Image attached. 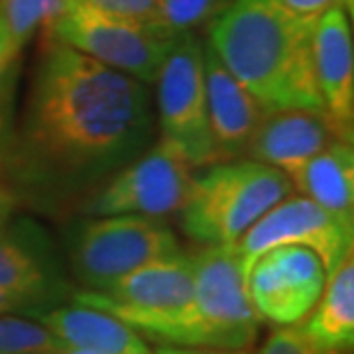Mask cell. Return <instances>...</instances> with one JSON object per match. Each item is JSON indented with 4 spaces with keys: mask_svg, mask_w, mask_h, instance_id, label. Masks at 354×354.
Here are the masks:
<instances>
[{
    "mask_svg": "<svg viewBox=\"0 0 354 354\" xmlns=\"http://www.w3.org/2000/svg\"><path fill=\"white\" fill-rule=\"evenodd\" d=\"M334 140L343 138L324 111H265L246 154L267 166L279 168L290 177Z\"/></svg>",
    "mask_w": 354,
    "mask_h": 354,
    "instance_id": "cell-14",
    "label": "cell"
},
{
    "mask_svg": "<svg viewBox=\"0 0 354 354\" xmlns=\"http://www.w3.org/2000/svg\"><path fill=\"white\" fill-rule=\"evenodd\" d=\"M35 317L67 348L95 354H154V348L120 317L86 304L37 310Z\"/></svg>",
    "mask_w": 354,
    "mask_h": 354,
    "instance_id": "cell-15",
    "label": "cell"
},
{
    "mask_svg": "<svg viewBox=\"0 0 354 354\" xmlns=\"http://www.w3.org/2000/svg\"><path fill=\"white\" fill-rule=\"evenodd\" d=\"M60 354H95V352H86V350H74V348H65Z\"/></svg>",
    "mask_w": 354,
    "mask_h": 354,
    "instance_id": "cell-29",
    "label": "cell"
},
{
    "mask_svg": "<svg viewBox=\"0 0 354 354\" xmlns=\"http://www.w3.org/2000/svg\"><path fill=\"white\" fill-rule=\"evenodd\" d=\"M74 3L95 7L99 12L115 14V17L143 21V24L157 26L159 19V0H74Z\"/></svg>",
    "mask_w": 354,
    "mask_h": 354,
    "instance_id": "cell-23",
    "label": "cell"
},
{
    "mask_svg": "<svg viewBox=\"0 0 354 354\" xmlns=\"http://www.w3.org/2000/svg\"><path fill=\"white\" fill-rule=\"evenodd\" d=\"M60 281L51 272L46 256L32 249V242L0 232V292L30 313L48 308L58 299Z\"/></svg>",
    "mask_w": 354,
    "mask_h": 354,
    "instance_id": "cell-17",
    "label": "cell"
},
{
    "mask_svg": "<svg viewBox=\"0 0 354 354\" xmlns=\"http://www.w3.org/2000/svg\"><path fill=\"white\" fill-rule=\"evenodd\" d=\"M157 83L161 140L171 143L191 166L216 164L207 122L203 44L194 32L175 37Z\"/></svg>",
    "mask_w": 354,
    "mask_h": 354,
    "instance_id": "cell-8",
    "label": "cell"
},
{
    "mask_svg": "<svg viewBox=\"0 0 354 354\" xmlns=\"http://www.w3.org/2000/svg\"><path fill=\"white\" fill-rule=\"evenodd\" d=\"M279 3L286 7V10L299 14V17L306 19H317L320 14L327 10H334V7H341V10L350 12L352 0H279Z\"/></svg>",
    "mask_w": 354,
    "mask_h": 354,
    "instance_id": "cell-25",
    "label": "cell"
},
{
    "mask_svg": "<svg viewBox=\"0 0 354 354\" xmlns=\"http://www.w3.org/2000/svg\"><path fill=\"white\" fill-rule=\"evenodd\" d=\"M44 35L143 83L159 79L161 65L175 41L159 26L99 12L74 0H69L67 10Z\"/></svg>",
    "mask_w": 354,
    "mask_h": 354,
    "instance_id": "cell-6",
    "label": "cell"
},
{
    "mask_svg": "<svg viewBox=\"0 0 354 354\" xmlns=\"http://www.w3.org/2000/svg\"><path fill=\"white\" fill-rule=\"evenodd\" d=\"M150 133L143 81L46 35L24 129V171L30 180L81 187L143 154Z\"/></svg>",
    "mask_w": 354,
    "mask_h": 354,
    "instance_id": "cell-1",
    "label": "cell"
},
{
    "mask_svg": "<svg viewBox=\"0 0 354 354\" xmlns=\"http://www.w3.org/2000/svg\"><path fill=\"white\" fill-rule=\"evenodd\" d=\"M246 292L260 315L276 327L299 324L320 299L327 272L306 246H274L244 269Z\"/></svg>",
    "mask_w": 354,
    "mask_h": 354,
    "instance_id": "cell-10",
    "label": "cell"
},
{
    "mask_svg": "<svg viewBox=\"0 0 354 354\" xmlns=\"http://www.w3.org/2000/svg\"><path fill=\"white\" fill-rule=\"evenodd\" d=\"M154 354H249L246 350H212V348H184V345H161Z\"/></svg>",
    "mask_w": 354,
    "mask_h": 354,
    "instance_id": "cell-26",
    "label": "cell"
},
{
    "mask_svg": "<svg viewBox=\"0 0 354 354\" xmlns=\"http://www.w3.org/2000/svg\"><path fill=\"white\" fill-rule=\"evenodd\" d=\"M194 274L184 348L249 350L258 338L260 315L246 292L244 265L235 246L216 244L189 253Z\"/></svg>",
    "mask_w": 354,
    "mask_h": 354,
    "instance_id": "cell-5",
    "label": "cell"
},
{
    "mask_svg": "<svg viewBox=\"0 0 354 354\" xmlns=\"http://www.w3.org/2000/svg\"><path fill=\"white\" fill-rule=\"evenodd\" d=\"M12 205H14L12 194L3 187V184H0V230H3V225H5V221H7V216H10Z\"/></svg>",
    "mask_w": 354,
    "mask_h": 354,
    "instance_id": "cell-27",
    "label": "cell"
},
{
    "mask_svg": "<svg viewBox=\"0 0 354 354\" xmlns=\"http://www.w3.org/2000/svg\"><path fill=\"white\" fill-rule=\"evenodd\" d=\"M230 3L232 0H159L157 26L173 37L189 35L198 26L212 24Z\"/></svg>",
    "mask_w": 354,
    "mask_h": 354,
    "instance_id": "cell-21",
    "label": "cell"
},
{
    "mask_svg": "<svg viewBox=\"0 0 354 354\" xmlns=\"http://www.w3.org/2000/svg\"><path fill=\"white\" fill-rule=\"evenodd\" d=\"M258 354H336L320 350L317 345L308 341V336L304 334L301 324H286L279 327L272 336L267 338Z\"/></svg>",
    "mask_w": 354,
    "mask_h": 354,
    "instance_id": "cell-22",
    "label": "cell"
},
{
    "mask_svg": "<svg viewBox=\"0 0 354 354\" xmlns=\"http://www.w3.org/2000/svg\"><path fill=\"white\" fill-rule=\"evenodd\" d=\"M191 297V258L177 253L133 269L104 290H76L72 299L120 317L143 338L161 341V345H182Z\"/></svg>",
    "mask_w": 354,
    "mask_h": 354,
    "instance_id": "cell-4",
    "label": "cell"
},
{
    "mask_svg": "<svg viewBox=\"0 0 354 354\" xmlns=\"http://www.w3.org/2000/svg\"><path fill=\"white\" fill-rule=\"evenodd\" d=\"M69 0H0V26L17 51L30 44L37 32L44 35L62 12Z\"/></svg>",
    "mask_w": 354,
    "mask_h": 354,
    "instance_id": "cell-19",
    "label": "cell"
},
{
    "mask_svg": "<svg viewBox=\"0 0 354 354\" xmlns=\"http://www.w3.org/2000/svg\"><path fill=\"white\" fill-rule=\"evenodd\" d=\"M19 53L5 35L0 26V154H3V129H5V106H7V90H10V76L12 65L19 58Z\"/></svg>",
    "mask_w": 354,
    "mask_h": 354,
    "instance_id": "cell-24",
    "label": "cell"
},
{
    "mask_svg": "<svg viewBox=\"0 0 354 354\" xmlns=\"http://www.w3.org/2000/svg\"><path fill=\"white\" fill-rule=\"evenodd\" d=\"M352 235L354 228L341 223L310 198L286 196L272 209H267L232 246L242 258L244 269L253 258L274 246H306L320 258L329 276L345 258L352 256Z\"/></svg>",
    "mask_w": 354,
    "mask_h": 354,
    "instance_id": "cell-11",
    "label": "cell"
},
{
    "mask_svg": "<svg viewBox=\"0 0 354 354\" xmlns=\"http://www.w3.org/2000/svg\"><path fill=\"white\" fill-rule=\"evenodd\" d=\"M315 21L279 0H232L209 24L207 44L265 111H324L313 67Z\"/></svg>",
    "mask_w": 354,
    "mask_h": 354,
    "instance_id": "cell-2",
    "label": "cell"
},
{
    "mask_svg": "<svg viewBox=\"0 0 354 354\" xmlns=\"http://www.w3.org/2000/svg\"><path fill=\"white\" fill-rule=\"evenodd\" d=\"M310 317L301 324L308 341L320 350L350 354L354 345V260L348 256L327 276Z\"/></svg>",
    "mask_w": 354,
    "mask_h": 354,
    "instance_id": "cell-18",
    "label": "cell"
},
{
    "mask_svg": "<svg viewBox=\"0 0 354 354\" xmlns=\"http://www.w3.org/2000/svg\"><path fill=\"white\" fill-rule=\"evenodd\" d=\"M191 166L171 143L159 140L152 150L122 166L86 205L92 216L140 214L164 218L182 209L191 184Z\"/></svg>",
    "mask_w": 354,
    "mask_h": 354,
    "instance_id": "cell-9",
    "label": "cell"
},
{
    "mask_svg": "<svg viewBox=\"0 0 354 354\" xmlns=\"http://www.w3.org/2000/svg\"><path fill=\"white\" fill-rule=\"evenodd\" d=\"M292 194L288 175L256 159L209 164L191 177L182 205L184 232L205 246L237 244L276 203Z\"/></svg>",
    "mask_w": 354,
    "mask_h": 354,
    "instance_id": "cell-3",
    "label": "cell"
},
{
    "mask_svg": "<svg viewBox=\"0 0 354 354\" xmlns=\"http://www.w3.org/2000/svg\"><path fill=\"white\" fill-rule=\"evenodd\" d=\"M292 189L310 198L338 221L354 228V150L334 140L288 177Z\"/></svg>",
    "mask_w": 354,
    "mask_h": 354,
    "instance_id": "cell-16",
    "label": "cell"
},
{
    "mask_svg": "<svg viewBox=\"0 0 354 354\" xmlns=\"http://www.w3.org/2000/svg\"><path fill=\"white\" fill-rule=\"evenodd\" d=\"M205 95H207V122L216 161H230L246 154L265 109L242 83L218 60L214 48L205 44Z\"/></svg>",
    "mask_w": 354,
    "mask_h": 354,
    "instance_id": "cell-13",
    "label": "cell"
},
{
    "mask_svg": "<svg viewBox=\"0 0 354 354\" xmlns=\"http://www.w3.org/2000/svg\"><path fill=\"white\" fill-rule=\"evenodd\" d=\"M19 306L14 304V299H10L5 292H0V315L3 313H10V310H17Z\"/></svg>",
    "mask_w": 354,
    "mask_h": 354,
    "instance_id": "cell-28",
    "label": "cell"
},
{
    "mask_svg": "<svg viewBox=\"0 0 354 354\" xmlns=\"http://www.w3.org/2000/svg\"><path fill=\"white\" fill-rule=\"evenodd\" d=\"M65 348L39 320L0 315V354H60Z\"/></svg>",
    "mask_w": 354,
    "mask_h": 354,
    "instance_id": "cell-20",
    "label": "cell"
},
{
    "mask_svg": "<svg viewBox=\"0 0 354 354\" xmlns=\"http://www.w3.org/2000/svg\"><path fill=\"white\" fill-rule=\"evenodd\" d=\"M177 253L182 251L175 232L159 218L140 214L97 216L76 232L72 267L86 290H104L133 269Z\"/></svg>",
    "mask_w": 354,
    "mask_h": 354,
    "instance_id": "cell-7",
    "label": "cell"
},
{
    "mask_svg": "<svg viewBox=\"0 0 354 354\" xmlns=\"http://www.w3.org/2000/svg\"><path fill=\"white\" fill-rule=\"evenodd\" d=\"M313 67L322 109L343 140L352 143L354 120V48L350 12L334 7L313 28Z\"/></svg>",
    "mask_w": 354,
    "mask_h": 354,
    "instance_id": "cell-12",
    "label": "cell"
}]
</instances>
